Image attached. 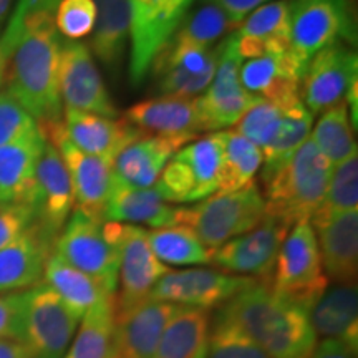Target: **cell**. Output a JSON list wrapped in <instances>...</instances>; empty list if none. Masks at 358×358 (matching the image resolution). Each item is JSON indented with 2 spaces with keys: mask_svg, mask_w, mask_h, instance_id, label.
I'll list each match as a JSON object with an SVG mask.
<instances>
[{
  "mask_svg": "<svg viewBox=\"0 0 358 358\" xmlns=\"http://www.w3.org/2000/svg\"><path fill=\"white\" fill-rule=\"evenodd\" d=\"M60 45L53 12L10 15L0 35V47L7 58V92L34 116L38 127L62 122L64 116L58 87Z\"/></svg>",
  "mask_w": 358,
  "mask_h": 358,
  "instance_id": "obj_1",
  "label": "cell"
},
{
  "mask_svg": "<svg viewBox=\"0 0 358 358\" xmlns=\"http://www.w3.org/2000/svg\"><path fill=\"white\" fill-rule=\"evenodd\" d=\"M271 358H308L317 343L310 312L256 282L219 307Z\"/></svg>",
  "mask_w": 358,
  "mask_h": 358,
  "instance_id": "obj_2",
  "label": "cell"
},
{
  "mask_svg": "<svg viewBox=\"0 0 358 358\" xmlns=\"http://www.w3.org/2000/svg\"><path fill=\"white\" fill-rule=\"evenodd\" d=\"M330 174L332 164L308 138L287 163L262 185L266 213L289 226L308 222L324 201Z\"/></svg>",
  "mask_w": 358,
  "mask_h": 358,
  "instance_id": "obj_3",
  "label": "cell"
},
{
  "mask_svg": "<svg viewBox=\"0 0 358 358\" xmlns=\"http://www.w3.org/2000/svg\"><path fill=\"white\" fill-rule=\"evenodd\" d=\"M120 232V222L92 217L73 209L64 229L57 236L52 252L92 275L106 292L115 295L122 261Z\"/></svg>",
  "mask_w": 358,
  "mask_h": 358,
  "instance_id": "obj_4",
  "label": "cell"
},
{
  "mask_svg": "<svg viewBox=\"0 0 358 358\" xmlns=\"http://www.w3.org/2000/svg\"><path fill=\"white\" fill-rule=\"evenodd\" d=\"M266 216V201L256 182L239 191L216 192L191 208H178V224L194 231L211 250L252 231Z\"/></svg>",
  "mask_w": 358,
  "mask_h": 358,
  "instance_id": "obj_5",
  "label": "cell"
},
{
  "mask_svg": "<svg viewBox=\"0 0 358 358\" xmlns=\"http://www.w3.org/2000/svg\"><path fill=\"white\" fill-rule=\"evenodd\" d=\"M268 285L277 295L308 312L329 287L310 222L302 221L290 227L280 245Z\"/></svg>",
  "mask_w": 358,
  "mask_h": 358,
  "instance_id": "obj_6",
  "label": "cell"
},
{
  "mask_svg": "<svg viewBox=\"0 0 358 358\" xmlns=\"http://www.w3.org/2000/svg\"><path fill=\"white\" fill-rule=\"evenodd\" d=\"M290 52L308 65L312 57L335 42L357 43L350 0H289Z\"/></svg>",
  "mask_w": 358,
  "mask_h": 358,
  "instance_id": "obj_7",
  "label": "cell"
},
{
  "mask_svg": "<svg viewBox=\"0 0 358 358\" xmlns=\"http://www.w3.org/2000/svg\"><path fill=\"white\" fill-rule=\"evenodd\" d=\"M78 325L80 320L43 280L24 290L20 343L30 358H64Z\"/></svg>",
  "mask_w": 358,
  "mask_h": 358,
  "instance_id": "obj_8",
  "label": "cell"
},
{
  "mask_svg": "<svg viewBox=\"0 0 358 358\" xmlns=\"http://www.w3.org/2000/svg\"><path fill=\"white\" fill-rule=\"evenodd\" d=\"M221 141L217 133L189 143L176 151L156 181L155 189L166 203H194L219 187Z\"/></svg>",
  "mask_w": 358,
  "mask_h": 358,
  "instance_id": "obj_9",
  "label": "cell"
},
{
  "mask_svg": "<svg viewBox=\"0 0 358 358\" xmlns=\"http://www.w3.org/2000/svg\"><path fill=\"white\" fill-rule=\"evenodd\" d=\"M129 2V78L140 85L155 58L189 13L191 0H128Z\"/></svg>",
  "mask_w": 358,
  "mask_h": 358,
  "instance_id": "obj_10",
  "label": "cell"
},
{
  "mask_svg": "<svg viewBox=\"0 0 358 358\" xmlns=\"http://www.w3.org/2000/svg\"><path fill=\"white\" fill-rule=\"evenodd\" d=\"M64 159L75 196V209L96 219H105V208L113 187V164L78 150L65 133L64 120L38 127Z\"/></svg>",
  "mask_w": 358,
  "mask_h": 358,
  "instance_id": "obj_11",
  "label": "cell"
},
{
  "mask_svg": "<svg viewBox=\"0 0 358 358\" xmlns=\"http://www.w3.org/2000/svg\"><path fill=\"white\" fill-rule=\"evenodd\" d=\"M290 227L292 226L287 222L267 214L252 231L214 249L211 264L227 274L252 277L264 284H271L280 245Z\"/></svg>",
  "mask_w": 358,
  "mask_h": 358,
  "instance_id": "obj_12",
  "label": "cell"
},
{
  "mask_svg": "<svg viewBox=\"0 0 358 358\" xmlns=\"http://www.w3.org/2000/svg\"><path fill=\"white\" fill-rule=\"evenodd\" d=\"M241 65L243 58L237 53L232 32L221 42V57L213 82L196 100L203 131L234 127L257 98L245 92L241 83Z\"/></svg>",
  "mask_w": 358,
  "mask_h": 358,
  "instance_id": "obj_13",
  "label": "cell"
},
{
  "mask_svg": "<svg viewBox=\"0 0 358 358\" xmlns=\"http://www.w3.org/2000/svg\"><path fill=\"white\" fill-rule=\"evenodd\" d=\"M58 87L65 108L106 118L118 116V110L103 83L88 45L62 38Z\"/></svg>",
  "mask_w": 358,
  "mask_h": 358,
  "instance_id": "obj_14",
  "label": "cell"
},
{
  "mask_svg": "<svg viewBox=\"0 0 358 358\" xmlns=\"http://www.w3.org/2000/svg\"><path fill=\"white\" fill-rule=\"evenodd\" d=\"M256 282L252 277L227 274L214 268L171 271L155 285L150 299L209 312L222 307Z\"/></svg>",
  "mask_w": 358,
  "mask_h": 358,
  "instance_id": "obj_15",
  "label": "cell"
},
{
  "mask_svg": "<svg viewBox=\"0 0 358 358\" xmlns=\"http://www.w3.org/2000/svg\"><path fill=\"white\" fill-rule=\"evenodd\" d=\"M120 261L118 287L113 295V315L127 312L150 299L151 290L171 272L166 264L155 256L153 249L148 243L146 229L131 224H122L120 232Z\"/></svg>",
  "mask_w": 358,
  "mask_h": 358,
  "instance_id": "obj_16",
  "label": "cell"
},
{
  "mask_svg": "<svg viewBox=\"0 0 358 358\" xmlns=\"http://www.w3.org/2000/svg\"><path fill=\"white\" fill-rule=\"evenodd\" d=\"M358 80L355 47L335 42L312 57L302 80V101L312 115L343 101Z\"/></svg>",
  "mask_w": 358,
  "mask_h": 358,
  "instance_id": "obj_17",
  "label": "cell"
},
{
  "mask_svg": "<svg viewBox=\"0 0 358 358\" xmlns=\"http://www.w3.org/2000/svg\"><path fill=\"white\" fill-rule=\"evenodd\" d=\"M32 209L35 222L53 243L75 209L69 171L50 141L45 143L42 158L38 161Z\"/></svg>",
  "mask_w": 358,
  "mask_h": 358,
  "instance_id": "obj_18",
  "label": "cell"
},
{
  "mask_svg": "<svg viewBox=\"0 0 358 358\" xmlns=\"http://www.w3.org/2000/svg\"><path fill=\"white\" fill-rule=\"evenodd\" d=\"M186 138L145 134L133 141L113 161V186L129 189L153 187L171 156L187 145Z\"/></svg>",
  "mask_w": 358,
  "mask_h": 358,
  "instance_id": "obj_19",
  "label": "cell"
},
{
  "mask_svg": "<svg viewBox=\"0 0 358 358\" xmlns=\"http://www.w3.org/2000/svg\"><path fill=\"white\" fill-rule=\"evenodd\" d=\"M322 267L329 282L355 284L358 272V211L312 221Z\"/></svg>",
  "mask_w": 358,
  "mask_h": 358,
  "instance_id": "obj_20",
  "label": "cell"
},
{
  "mask_svg": "<svg viewBox=\"0 0 358 358\" xmlns=\"http://www.w3.org/2000/svg\"><path fill=\"white\" fill-rule=\"evenodd\" d=\"M179 306L148 301L115 317V343L118 358H153L164 327Z\"/></svg>",
  "mask_w": 358,
  "mask_h": 358,
  "instance_id": "obj_21",
  "label": "cell"
},
{
  "mask_svg": "<svg viewBox=\"0 0 358 358\" xmlns=\"http://www.w3.org/2000/svg\"><path fill=\"white\" fill-rule=\"evenodd\" d=\"M64 127L69 140L78 150L111 164L124 148L146 134L124 118H106L70 108H65Z\"/></svg>",
  "mask_w": 358,
  "mask_h": 358,
  "instance_id": "obj_22",
  "label": "cell"
},
{
  "mask_svg": "<svg viewBox=\"0 0 358 358\" xmlns=\"http://www.w3.org/2000/svg\"><path fill=\"white\" fill-rule=\"evenodd\" d=\"M53 241L34 222L19 237L0 249V294L27 290L43 279Z\"/></svg>",
  "mask_w": 358,
  "mask_h": 358,
  "instance_id": "obj_23",
  "label": "cell"
},
{
  "mask_svg": "<svg viewBox=\"0 0 358 358\" xmlns=\"http://www.w3.org/2000/svg\"><path fill=\"white\" fill-rule=\"evenodd\" d=\"M237 53L243 60L280 55L290 50L289 0H275L259 7L234 32Z\"/></svg>",
  "mask_w": 358,
  "mask_h": 358,
  "instance_id": "obj_24",
  "label": "cell"
},
{
  "mask_svg": "<svg viewBox=\"0 0 358 358\" xmlns=\"http://www.w3.org/2000/svg\"><path fill=\"white\" fill-rule=\"evenodd\" d=\"M40 131L0 148V204H29L32 208L38 161L45 148Z\"/></svg>",
  "mask_w": 358,
  "mask_h": 358,
  "instance_id": "obj_25",
  "label": "cell"
},
{
  "mask_svg": "<svg viewBox=\"0 0 358 358\" xmlns=\"http://www.w3.org/2000/svg\"><path fill=\"white\" fill-rule=\"evenodd\" d=\"M124 120L146 134L158 136L194 140L203 133L198 106L192 98L161 96L140 101L127 110Z\"/></svg>",
  "mask_w": 358,
  "mask_h": 358,
  "instance_id": "obj_26",
  "label": "cell"
},
{
  "mask_svg": "<svg viewBox=\"0 0 358 358\" xmlns=\"http://www.w3.org/2000/svg\"><path fill=\"white\" fill-rule=\"evenodd\" d=\"M317 338H335L358 350V292L355 284L327 287L310 310Z\"/></svg>",
  "mask_w": 358,
  "mask_h": 358,
  "instance_id": "obj_27",
  "label": "cell"
},
{
  "mask_svg": "<svg viewBox=\"0 0 358 358\" xmlns=\"http://www.w3.org/2000/svg\"><path fill=\"white\" fill-rule=\"evenodd\" d=\"M105 221L131 226L146 224L153 229H159L178 226V208L161 198L155 186L148 189L113 186L105 208Z\"/></svg>",
  "mask_w": 358,
  "mask_h": 358,
  "instance_id": "obj_28",
  "label": "cell"
},
{
  "mask_svg": "<svg viewBox=\"0 0 358 358\" xmlns=\"http://www.w3.org/2000/svg\"><path fill=\"white\" fill-rule=\"evenodd\" d=\"M209 329L208 312L179 306L161 334L153 358H206Z\"/></svg>",
  "mask_w": 358,
  "mask_h": 358,
  "instance_id": "obj_29",
  "label": "cell"
},
{
  "mask_svg": "<svg viewBox=\"0 0 358 358\" xmlns=\"http://www.w3.org/2000/svg\"><path fill=\"white\" fill-rule=\"evenodd\" d=\"M45 284L50 285L58 297L64 301L70 312L77 317L78 320L90 308L95 307L103 299L111 297V295L103 289L100 282L93 279L92 275L78 271L77 267L66 264L57 254H50L47 266L43 271Z\"/></svg>",
  "mask_w": 358,
  "mask_h": 358,
  "instance_id": "obj_30",
  "label": "cell"
},
{
  "mask_svg": "<svg viewBox=\"0 0 358 358\" xmlns=\"http://www.w3.org/2000/svg\"><path fill=\"white\" fill-rule=\"evenodd\" d=\"M96 6L92 50L108 69L120 65L129 40L128 0H93Z\"/></svg>",
  "mask_w": 358,
  "mask_h": 358,
  "instance_id": "obj_31",
  "label": "cell"
},
{
  "mask_svg": "<svg viewBox=\"0 0 358 358\" xmlns=\"http://www.w3.org/2000/svg\"><path fill=\"white\" fill-rule=\"evenodd\" d=\"M111 302L113 295L103 299L85 313L64 358H118Z\"/></svg>",
  "mask_w": 358,
  "mask_h": 358,
  "instance_id": "obj_32",
  "label": "cell"
},
{
  "mask_svg": "<svg viewBox=\"0 0 358 358\" xmlns=\"http://www.w3.org/2000/svg\"><path fill=\"white\" fill-rule=\"evenodd\" d=\"M221 141V168L217 192H232L254 182L262 166V151L237 131H217Z\"/></svg>",
  "mask_w": 358,
  "mask_h": 358,
  "instance_id": "obj_33",
  "label": "cell"
},
{
  "mask_svg": "<svg viewBox=\"0 0 358 358\" xmlns=\"http://www.w3.org/2000/svg\"><path fill=\"white\" fill-rule=\"evenodd\" d=\"M148 243L155 256L166 266H203L211 264L213 250L201 243L194 231L187 226L159 227L146 231Z\"/></svg>",
  "mask_w": 358,
  "mask_h": 358,
  "instance_id": "obj_34",
  "label": "cell"
},
{
  "mask_svg": "<svg viewBox=\"0 0 358 358\" xmlns=\"http://www.w3.org/2000/svg\"><path fill=\"white\" fill-rule=\"evenodd\" d=\"M352 128L347 101H340L327 108L313 128L310 140L332 168L357 153Z\"/></svg>",
  "mask_w": 358,
  "mask_h": 358,
  "instance_id": "obj_35",
  "label": "cell"
},
{
  "mask_svg": "<svg viewBox=\"0 0 358 358\" xmlns=\"http://www.w3.org/2000/svg\"><path fill=\"white\" fill-rule=\"evenodd\" d=\"M237 25L227 19V15L214 3L204 2L194 12L187 13L178 29L174 30L166 45L173 47L213 48L219 40L232 34Z\"/></svg>",
  "mask_w": 358,
  "mask_h": 358,
  "instance_id": "obj_36",
  "label": "cell"
},
{
  "mask_svg": "<svg viewBox=\"0 0 358 358\" xmlns=\"http://www.w3.org/2000/svg\"><path fill=\"white\" fill-rule=\"evenodd\" d=\"M358 156L357 153L332 168L324 201L312 221H320L337 214L358 211Z\"/></svg>",
  "mask_w": 358,
  "mask_h": 358,
  "instance_id": "obj_37",
  "label": "cell"
},
{
  "mask_svg": "<svg viewBox=\"0 0 358 358\" xmlns=\"http://www.w3.org/2000/svg\"><path fill=\"white\" fill-rule=\"evenodd\" d=\"M206 358H271L248 334L219 308L209 329Z\"/></svg>",
  "mask_w": 358,
  "mask_h": 358,
  "instance_id": "obj_38",
  "label": "cell"
},
{
  "mask_svg": "<svg viewBox=\"0 0 358 358\" xmlns=\"http://www.w3.org/2000/svg\"><path fill=\"white\" fill-rule=\"evenodd\" d=\"M284 118V106L257 96L243 115V118L237 122L236 131L252 141L264 153L279 140Z\"/></svg>",
  "mask_w": 358,
  "mask_h": 358,
  "instance_id": "obj_39",
  "label": "cell"
},
{
  "mask_svg": "<svg viewBox=\"0 0 358 358\" xmlns=\"http://www.w3.org/2000/svg\"><path fill=\"white\" fill-rule=\"evenodd\" d=\"M96 22L93 0H62L55 12L57 32L65 40H77L92 32Z\"/></svg>",
  "mask_w": 358,
  "mask_h": 358,
  "instance_id": "obj_40",
  "label": "cell"
},
{
  "mask_svg": "<svg viewBox=\"0 0 358 358\" xmlns=\"http://www.w3.org/2000/svg\"><path fill=\"white\" fill-rule=\"evenodd\" d=\"M38 124L7 90L0 92V148L37 131Z\"/></svg>",
  "mask_w": 358,
  "mask_h": 358,
  "instance_id": "obj_41",
  "label": "cell"
},
{
  "mask_svg": "<svg viewBox=\"0 0 358 358\" xmlns=\"http://www.w3.org/2000/svg\"><path fill=\"white\" fill-rule=\"evenodd\" d=\"M35 222V213L29 204H0V249Z\"/></svg>",
  "mask_w": 358,
  "mask_h": 358,
  "instance_id": "obj_42",
  "label": "cell"
},
{
  "mask_svg": "<svg viewBox=\"0 0 358 358\" xmlns=\"http://www.w3.org/2000/svg\"><path fill=\"white\" fill-rule=\"evenodd\" d=\"M24 329V292L0 294V340L20 342Z\"/></svg>",
  "mask_w": 358,
  "mask_h": 358,
  "instance_id": "obj_43",
  "label": "cell"
},
{
  "mask_svg": "<svg viewBox=\"0 0 358 358\" xmlns=\"http://www.w3.org/2000/svg\"><path fill=\"white\" fill-rule=\"evenodd\" d=\"M204 2L214 3V6L221 8L226 13L227 19L232 24L241 27V24L248 19L256 8L262 7L264 3L271 2V0H204Z\"/></svg>",
  "mask_w": 358,
  "mask_h": 358,
  "instance_id": "obj_44",
  "label": "cell"
},
{
  "mask_svg": "<svg viewBox=\"0 0 358 358\" xmlns=\"http://www.w3.org/2000/svg\"><path fill=\"white\" fill-rule=\"evenodd\" d=\"M308 358H357V352L335 338L317 340L315 347Z\"/></svg>",
  "mask_w": 358,
  "mask_h": 358,
  "instance_id": "obj_45",
  "label": "cell"
},
{
  "mask_svg": "<svg viewBox=\"0 0 358 358\" xmlns=\"http://www.w3.org/2000/svg\"><path fill=\"white\" fill-rule=\"evenodd\" d=\"M0 358H30L25 347L17 340H0Z\"/></svg>",
  "mask_w": 358,
  "mask_h": 358,
  "instance_id": "obj_46",
  "label": "cell"
},
{
  "mask_svg": "<svg viewBox=\"0 0 358 358\" xmlns=\"http://www.w3.org/2000/svg\"><path fill=\"white\" fill-rule=\"evenodd\" d=\"M6 69H7V58L3 55L2 47H0V88H2L3 82H6Z\"/></svg>",
  "mask_w": 358,
  "mask_h": 358,
  "instance_id": "obj_47",
  "label": "cell"
}]
</instances>
